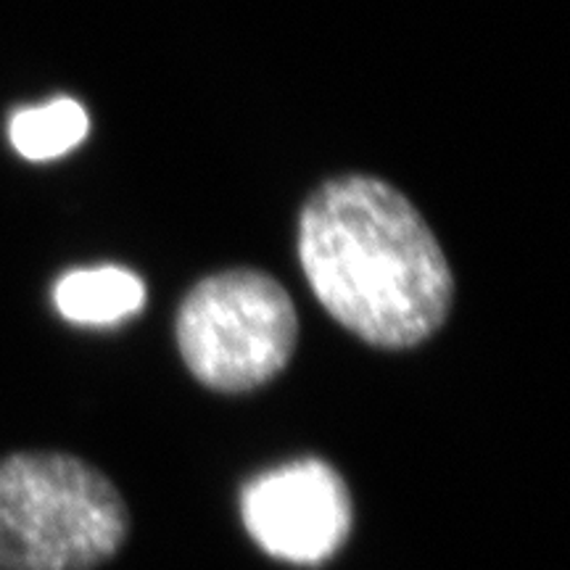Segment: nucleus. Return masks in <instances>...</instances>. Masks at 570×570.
<instances>
[{"mask_svg": "<svg viewBox=\"0 0 570 570\" xmlns=\"http://www.w3.org/2000/svg\"><path fill=\"white\" fill-rule=\"evenodd\" d=\"M298 262L327 315L375 348L425 344L452 312L444 248L415 204L377 177H333L306 198Z\"/></svg>", "mask_w": 570, "mask_h": 570, "instance_id": "f257e3e1", "label": "nucleus"}, {"mask_svg": "<svg viewBox=\"0 0 570 570\" xmlns=\"http://www.w3.org/2000/svg\"><path fill=\"white\" fill-rule=\"evenodd\" d=\"M130 539L114 481L69 452L0 458V570H96Z\"/></svg>", "mask_w": 570, "mask_h": 570, "instance_id": "f03ea898", "label": "nucleus"}, {"mask_svg": "<svg viewBox=\"0 0 570 570\" xmlns=\"http://www.w3.org/2000/svg\"><path fill=\"white\" fill-rule=\"evenodd\" d=\"M188 373L217 394L267 386L294 360L298 315L288 291L262 269H225L190 288L177 309Z\"/></svg>", "mask_w": 570, "mask_h": 570, "instance_id": "7ed1b4c3", "label": "nucleus"}, {"mask_svg": "<svg viewBox=\"0 0 570 570\" xmlns=\"http://www.w3.org/2000/svg\"><path fill=\"white\" fill-rule=\"evenodd\" d=\"M240 520L269 558L317 568L336 558L352 537L354 499L331 462L302 458L246 483Z\"/></svg>", "mask_w": 570, "mask_h": 570, "instance_id": "20e7f679", "label": "nucleus"}, {"mask_svg": "<svg viewBox=\"0 0 570 570\" xmlns=\"http://www.w3.org/2000/svg\"><path fill=\"white\" fill-rule=\"evenodd\" d=\"M53 298L71 323L114 325L138 315L146 304V285L125 267L75 269L56 283Z\"/></svg>", "mask_w": 570, "mask_h": 570, "instance_id": "39448f33", "label": "nucleus"}, {"mask_svg": "<svg viewBox=\"0 0 570 570\" xmlns=\"http://www.w3.org/2000/svg\"><path fill=\"white\" fill-rule=\"evenodd\" d=\"M90 117L75 98H56L13 114L9 138L13 148L30 161L59 159L88 138Z\"/></svg>", "mask_w": 570, "mask_h": 570, "instance_id": "423d86ee", "label": "nucleus"}]
</instances>
